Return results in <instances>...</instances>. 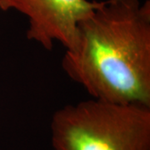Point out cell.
<instances>
[{"instance_id": "cell-2", "label": "cell", "mask_w": 150, "mask_h": 150, "mask_svg": "<svg viewBox=\"0 0 150 150\" xmlns=\"http://www.w3.org/2000/svg\"><path fill=\"white\" fill-rule=\"evenodd\" d=\"M54 150H150V106L91 98L68 104L51 121Z\"/></svg>"}, {"instance_id": "cell-3", "label": "cell", "mask_w": 150, "mask_h": 150, "mask_svg": "<svg viewBox=\"0 0 150 150\" xmlns=\"http://www.w3.org/2000/svg\"><path fill=\"white\" fill-rule=\"evenodd\" d=\"M100 4L88 0H0L3 11L16 10L29 20L27 38L51 50L54 41L67 51L78 42V26Z\"/></svg>"}, {"instance_id": "cell-1", "label": "cell", "mask_w": 150, "mask_h": 150, "mask_svg": "<svg viewBox=\"0 0 150 150\" xmlns=\"http://www.w3.org/2000/svg\"><path fill=\"white\" fill-rule=\"evenodd\" d=\"M62 68L92 98L150 106L149 0L101 1Z\"/></svg>"}]
</instances>
